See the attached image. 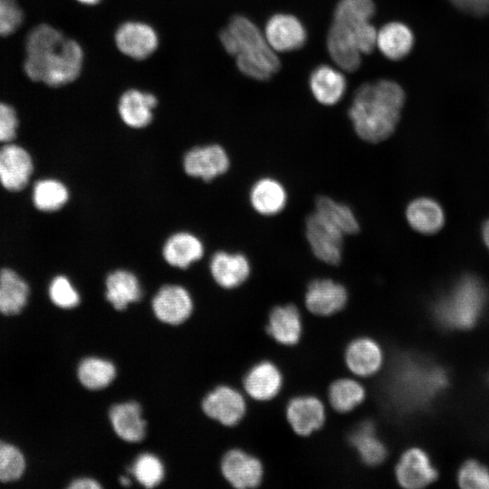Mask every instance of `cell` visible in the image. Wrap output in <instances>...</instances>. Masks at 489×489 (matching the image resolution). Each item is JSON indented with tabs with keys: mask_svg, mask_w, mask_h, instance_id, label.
Segmentation results:
<instances>
[{
	"mask_svg": "<svg viewBox=\"0 0 489 489\" xmlns=\"http://www.w3.org/2000/svg\"><path fill=\"white\" fill-rule=\"evenodd\" d=\"M83 59L80 43L50 24L35 26L26 37L24 70L34 82L51 87L71 83L81 74Z\"/></svg>",
	"mask_w": 489,
	"mask_h": 489,
	"instance_id": "cell-1",
	"label": "cell"
},
{
	"mask_svg": "<svg viewBox=\"0 0 489 489\" xmlns=\"http://www.w3.org/2000/svg\"><path fill=\"white\" fill-rule=\"evenodd\" d=\"M405 100L403 89L393 81L362 84L348 111L359 138L372 144L389 138L399 121Z\"/></svg>",
	"mask_w": 489,
	"mask_h": 489,
	"instance_id": "cell-2",
	"label": "cell"
},
{
	"mask_svg": "<svg viewBox=\"0 0 489 489\" xmlns=\"http://www.w3.org/2000/svg\"><path fill=\"white\" fill-rule=\"evenodd\" d=\"M225 50L235 57L238 69L246 76L269 80L280 69V60L265 36L248 18L235 15L219 34Z\"/></svg>",
	"mask_w": 489,
	"mask_h": 489,
	"instance_id": "cell-3",
	"label": "cell"
},
{
	"mask_svg": "<svg viewBox=\"0 0 489 489\" xmlns=\"http://www.w3.org/2000/svg\"><path fill=\"white\" fill-rule=\"evenodd\" d=\"M488 300L483 282L466 274L435 302L433 314L438 323L447 329L472 328L481 317Z\"/></svg>",
	"mask_w": 489,
	"mask_h": 489,
	"instance_id": "cell-4",
	"label": "cell"
},
{
	"mask_svg": "<svg viewBox=\"0 0 489 489\" xmlns=\"http://www.w3.org/2000/svg\"><path fill=\"white\" fill-rule=\"evenodd\" d=\"M344 234L316 211L305 221V236L314 256L337 265L342 259Z\"/></svg>",
	"mask_w": 489,
	"mask_h": 489,
	"instance_id": "cell-5",
	"label": "cell"
},
{
	"mask_svg": "<svg viewBox=\"0 0 489 489\" xmlns=\"http://www.w3.org/2000/svg\"><path fill=\"white\" fill-rule=\"evenodd\" d=\"M34 160L26 149L13 143L0 147V185L9 192L25 188L34 172Z\"/></svg>",
	"mask_w": 489,
	"mask_h": 489,
	"instance_id": "cell-6",
	"label": "cell"
},
{
	"mask_svg": "<svg viewBox=\"0 0 489 489\" xmlns=\"http://www.w3.org/2000/svg\"><path fill=\"white\" fill-rule=\"evenodd\" d=\"M114 41L121 53L134 60L149 57L158 46L156 30L139 21L121 24L115 32Z\"/></svg>",
	"mask_w": 489,
	"mask_h": 489,
	"instance_id": "cell-7",
	"label": "cell"
},
{
	"mask_svg": "<svg viewBox=\"0 0 489 489\" xmlns=\"http://www.w3.org/2000/svg\"><path fill=\"white\" fill-rule=\"evenodd\" d=\"M230 159L225 149L218 144L195 147L184 156L185 172L193 177H199L205 182L227 172Z\"/></svg>",
	"mask_w": 489,
	"mask_h": 489,
	"instance_id": "cell-8",
	"label": "cell"
},
{
	"mask_svg": "<svg viewBox=\"0 0 489 489\" xmlns=\"http://www.w3.org/2000/svg\"><path fill=\"white\" fill-rule=\"evenodd\" d=\"M348 301L346 288L330 278L312 280L304 295L306 308L320 316L332 315L344 308Z\"/></svg>",
	"mask_w": 489,
	"mask_h": 489,
	"instance_id": "cell-9",
	"label": "cell"
},
{
	"mask_svg": "<svg viewBox=\"0 0 489 489\" xmlns=\"http://www.w3.org/2000/svg\"><path fill=\"white\" fill-rule=\"evenodd\" d=\"M221 471L227 482L238 489L258 486L264 475L260 460L239 449H232L224 455Z\"/></svg>",
	"mask_w": 489,
	"mask_h": 489,
	"instance_id": "cell-10",
	"label": "cell"
},
{
	"mask_svg": "<svg viewBox=\"0 0 489 489\" xmlns=\"http://www.w3.org/2000/svg\"><path fill=\"white\" fill-rule=\"evenodd\" d=\"M204 412L225 426H235L245 413V401L236 389L220 386L211 391L203 400Z\"/></svg>",
	"mask_w": 489,
	"mask_h": 489,
	"instance_id": "cell-11",
	"label": "cell"
},
{
	"mask_svg": "<svg viewBox=\"0 0 489 489\" xmlns=\"http://www.w3.org/2000/svg\"><path fill=\"white\" fill-rule=\"evenodd\" d=\"M264 36L275 52L300 49L306 42V31L298 18L292 14L273 15L265 26Z\"/></svg>",
	"mask_w": 489,
	"mask_h": 489,
	"instance_id": "cell-12",
	"label": "cell"
},
{
	"mask_svg": "<svg viewBox=\"0 0 489 489\" xmlns=\"http://www.w3.org/2000/svg\"><path fill=\"white\" fill-rule=\"evenodd\" d=\"M156 317L168 324H179L191 314L193 302L189 292L180 285L162 286L152 300Z\"/></svg>",
	"mask_w": 489,
	"mask_h": 489,
	"instance_id": "cell-13",
	"label": "cell"
},
{
	"mask_svg": "<svg viewBox=\"0 0 489 489\" xmlns=\"http://www.w3.org/2000/svg\"><path fill=\"white\" fill-rule=\"evenodd\" d=\"M286 417L292 430L305 436L322 427L325 408L322 402L314 396H299L288 402Z\"/></svg>",
	"mask_w": 489,
	"mask_h": 489,
	"instance_id": "cell-14",
	"label": "cell"
},
{
	"mask_svg": "<svg viewBox=\"0 0 489 489\" xmlns=\"http://www.w3.org/2000/svg\"><path fill=\"white\" fill-rule=\"evenodd\" d=\"M398 484L408 489L423 487L433 482L436 470L431 465L428 455L419 448H410L403 453L396 466Z\"/></svg>",
	"mask_w": 489,
	"mask_h": 489,
	"instance_id": "cell-15",
	"label": "cell"
},
{
	"mask_svg": "<svg viewBox=\"0 0 489 489\" xmlns=\"http://www.w3.org/2000/svg\"><path fill=\"white\" fill-rule=\"evenodd\" d=\"M210 273L219 286L233 289L248 279L251 264L243 254L219 251L211 258Z\"/></svg>",
	"mask_w": 489,
	"mask_h": 489,
	"instance_id": "cell-16",
	"label": "cell"
},
{
	"mask_svg": "<svg viewBox=\"0 0 489 489\" xmlns=\"http://www.w3.org/2000/svg\"><path fill=\"white\" fill-rule=\"evenodd\" d=\"M158 100L152 93L137 89L124 91L120 97L118 112L121 120L133 129H142L150 124Z\"/></svg>",
	"mask_w": 489,
	"mask_h": 489,
	"instance_id": "cell-17",
	"label": "cell"
},
{
	"mask_svg": "<svg viewBox=\"0 0 489 489\" xmlns=\"http://www.w3.org/2000/svg\"><path fill=\"white\" fill-rule=\"evenodd\" d=\"M382 362L381 348L370 338H357L346 348L345 363L348 369L359 377L372 376L379 370Z\"/></svg>",
	"mask_w": 489,
	"mask_h": 489,
	"instance_id": "cell-18",
	"label": "cell"
},
{
	"mask_svg": "<svg viewBox=\"0 0 489 489\" xmlns=\"http://www.w3.org/2000/svg\"><path fill=\"white\" fill-rule=\"evenodd\" d=\"M282 384L283 377L279 369L268 360L254 365L244 379L246 393L258 401H267L274 398Z\"/></svg>",
	"mask_w": 489,
	"mask_h": 489,
	"instance_id": "cell-19",
	"label": "cell"
},
{
	"mask_svg": "<svg viewBox=\"0 0 489 489\" xmlns=\"http://www.w3.org/2000/svg\"><path fill=\"white\" fill-rule=\"evenodd\" d=\"M266 330L280 344L286 346L296 344L302 331V318L297 307L293 304L274 307L269 314Z\"/></svg>",
	"mask_w": 489,
	"mask_h": 489,
	"instance_id": "cell-20",
	"label": "cell"
},
{
	"mask_svg": "<svg viewBox=\"0 0 489 489\" xmlns=\"http://www.w3.org/2000/svg\"><path fill=\"white\" fill-rule=\"evenodd\" d=\"M250 203L258 214L274 216L285 207L287 192L279 180L270 177H262L251 187Z\"/></svg>",
	"mask_w": 489,
	"mask_h": 489,
	"instance_id": "cell-21",
	"label": "cell"
},
{
	"mask_svg": "<svg viewBox=\"0 0 489 489\" xmlns=\"http://www.w3.org/2000/svg\"><path fill=\"white\" fill-rule=\"evenodd\" d=\"M164 260L171 266L186 269L204 254V245L195 235L178 232L170 235L162 249Z\"/></svg>",
	"mask_w": 489,
	"mask_h": 489,
	"instance_id": "cell-22",
	"label": "cell"
},
{
	"mask_svg": "<svg viewBox=\"0 0 489 489\" xmlns=\"http://www.w3.org/2000/svg\"><path fill=\"white\" fill-rule=\"evenodd\" d=\"M29 285L14 269H0V312L17 314L27 303Z\"/></svg>",
	"mask_w": 489,
	"mask_h": 489,
	"instance_id": "cell-23",
	"label": "cell"
},
{
	"mask_svg": "<svg viewBox=\"0 0 489 489\" xmlns=\"http://www.w3.org/2000/svg\"><path fill=\"white\" fill-rule=\"evenodd\" d=\"M310 88L320 103L334 105L345 92L346 80L338 70L328 65H321L311 74Z\"/></svg>",
	"mask_w": 489,
	"mask_h": 489,
	"instance_id": "cell-24",
	"label": "cell"
},
{
	"mask_svg": "<svg viewBox=\"0 0 489 489\" xmlns=\"http://www.w3.org/2000/svg\"><path fill=\"white\" fill-rule=\"evenodd\" d=\"M110 419L116 434L125 441L139 442L145 436L146 422L141 417L140 406L125 402L113 406Z\"/></svg>",
	"mask_w": 489,
	"mask_h": 489,
	"instance_id": "cell-25",
	"label": "cell"
},
{
	"mask_svg": "<svg viewBox=\"0 0 489 489\" xmlns=\"http://www.w3.org/2000/svg\"><path fill=\"white\" fill-rule=\"evenodd\" d=\"M414 45V34L410 28L400 22L385 24L378 32L377 46L384 56L398 61L406 57Z\"/></svg>",
	"mask_w": 489,
	"mask_h": 489,
	"instance_id": "cell-26",
	"label": "cell"
},
{
	"mask_svg": "<svg viewBox=\"0 0 489 489\" xmlns=\"http://www.w3.org/2000/svg\"><path fill=\"white\" fill-rule=\"evenodd\" d=\"M106 299L116 310H124L129 303L138 302L142 291L138 278L127 270L110 273L105 281Z\"/></svg>",
	"mask_w": 489,
	"mask_h": 489,
	"instance_id": "cell-27",
	"label": "cell"
},
{
	"mask_svg": "<svg viewBox=\"0 0 489 489\" xmlns=\"http://www.w3.org/2000/svg\"><path fill=\"white\" fill-rule=\"evenodd\" d=\"M409 225L421 234H434L445 222L444 211L434 199L420 197L411 201L406 210Z\"/></svg>",
	"mask_w": 489,
	"mask_h": 489,
	"instance_id": "cell-28",
	"label": "cell"
},
{
	"mask_svg": "<svg viewBox=\"0 0 489 489\" xmlns=\"http://www.w3.org/2000/svg\"><path fill=\"white\" fill-rule=\"evenodd\" d=\"M350 444L360 455V460L368 465H377L384 461L387 449L377 437L372 423L359 424L350 436Z\"/></svg>",
	"mask_w": 489,
	"mask_h": 489,
	"instance_id": "cell-29",
	"label": "cell"
},
{
	"mask_svg": "<svg viewBox=\"0 0 489 489\" xmlns=\"http://www.w3.org/2000/svg\"><path fill=\"white\" fill-rule=\"evenodd\" d=\"M340 231L346 235H355L360 231L359 221L351 208L327 196H320L315 200V210Z\"/></svg>",
	"mask_w": 489,
	"mask_h": 489,
	"instance_id": "cell-30",
	"label": "cell"
},
{
	"mask_svg": "<svg viewBox=\"0 0 489 489\" xmlns=\"http://www.w3.org/2000/svg\"><path fill=\"white\" fill-rule=\"evenodd\" d=\"M32 199L37 210L54 212L68 202L69 190L62 181L55 178L39 179L34 185Z\"/></svg>",
	"mask_w": 489,
	"mask_h": 489,
	"instance_id": "cell-31",
	"label": "cell"
},
{
	"mask_svg": "<svg viewBox=\"0 0 489 489\" xmlns=\"http://www.w3.org/2000/svg\"><path fill=\"white\" fill-rule=\"evenodd\" d=\"M363 386L352 379H340L329 388V401L338 412L346 413L359 406L365 398Z\"/></svg>",
	"mask_w": 489,
	"mask_h": 489,
	"instance_id": "cell-32",
	"label": "cell"
},
{
	"mask_svg": "<svg viewBox=\"0 0 489 489\" xmlns=\"http://www.w3.org/2000/svg\"><path fill=\"white\" fill-rule=\"evenodd\" d=\"M116 375L114 365L100 358H87L78 368L81 383L89 389H101L111 383Z\"/></svg>",
	"mask_w": 489,
	"mask_h": 489,
	"instance_id": "cell-33",
	"label": "cell"
},
{
	"mask_svg": "<svg viewBox=\"0 0 489 489\" xmlns=\"http://www.w3.org/2000/svg\"><path fill=\"white\" fill-rule=\"evenodd\" d=\"M132 473L143 486L152 488L164 477V467L160 460L152 454H142L135 461Z\"/></svg>",
	"mask_w": 489,
	"mask_h": 489,
	"instance_id": "cell-34",
	"label": "cell"
},
{
	"mask_svg": "<svg viewBox=\"0 0 489 489\" xmlns=\"http://www.w3.org/2000/svg\"><path fill=\"white\" fill-rule=\"evenodd\" d=\"M24 469V459L14 446L0 441V481L9 482L19 478Z\"/></svg>",
	"mask_w": 489,
	"mask_h": 489,
	"instance_id": "cell-35",
	"label": "cell"
},
{
	"mask_svg": "<svg viewBox=\"0 0 489 489\" xmlns=\"http://www.w3.org/2000/svg\"><path fill=\"white\" fill-rule=\"evenodd\" d=\"M48 292L51 301L60 308H73L80 302L78 292L64 275L55 276L49 285Z\"/></svg>",
	"mask_w": 489,
	"mask_h": 489,
	"instance_id": "cell-36",
	"label": "cell"
},
{
	"mask_svg": "<svg viewBox=\"0 0 489 489\" xmlns=\"http://www.w3.org/2000/svg\"><path fill=\"white\" fill-rule=\"evenodd\" d=\"M458 483L462 488L489 489V470L475 460L466 461L459 470Z\"/></svg>",
	"mask_w": 489,
	"mask_h": 489,
	"instance_id": "cell-37",
	"label": "cell"
},
{
	"mask_svg": "<svg viewBox=\"0 0 489 489\" xmlns=\"http://www.w3.org/2000/svg\"><path fill=\"white\" fill-rule=\"evenodd\" d=\"M23 19V11L15 0H0V36L14 33Z\"/></svg>",
	"mask_w": 489,
	"mask_h": 489,
	"instance_id": "cell-38",
	"label": "cell"
},
{
	"mask_svg": "<svg viewBox=\"0 0 489 489\" xmlns=\"http://www.w3.org/2000/svg\"><path fill=\"white\" fill-rule=\"evenodd\" d=\"M19 120L15 110L0 102V143H10L17 135Z\"/></svg>",
	"mask_w": 489,
	"mask_h": 489,
	"instance_id": "cell-39",
	"label": "cell"
},
{
	"mask_svg": "<svg viewBox=\"0 0 489 489\" xmlns=\"http://www.w3.org/2000/svg\"><path fill=\"white\" fill-rule=\"evenodd\" d=\"M459 10L472 15L489 14V0H449Z\"/></svg>",
	"mask_w": 489,
	"mask_h": 489,
	"instance_id": "cell-40",
	"label": "cell"
},
{
	"mask_svg": "<svg viewBox=\"0 0 489 489\" xmlns=\"http://www.w3.org/2000/svg\"><path fill=\"white\" fill-rule=\"evenodd\" d=\"M101 487L97 481L91 478L77 479L69 485L72 489H100Z\"/></svg>",
	"mask_w": 489,
	"mask_h": 489,
	"instance_id": "cell-41",
	"label": "cell"
},
{
	"mask_svg": "<svg viewBox=\"0 0 489 489\" xmlns=\"http://www.w3.org/2000/svg\"><path fill=\"white\" fill-rule=\"evenodd\" d=\"M482 234H483L484 242L489 249V219H487L484 223L483 228H482Z\"/></svg>",
	"mask_w": 489,
	"mask_h": 489,
	"instance_id": "cell-42",
	"label": "cell"
},
{
	"mask_svg": "<svg viewBox=\"0 0 489 489\" xmlns=\"http://www.w3.org/2000/svg\"><path fill=\"white\" fill-rule=\"evenodd\" d=\"M80 4L86 5H93L99 4L101 0H76Z\"/></svg>",
	"mask_w": 489,
	"mask_h": 489,
	"instance_id": "cell-43",
	"label": "cell"
},
{
	"mask_svg": "<svg viewBox=\"0 0 489 489\" xmlns=\"http://www.w3.org/2000/svg\"><path fill=\"white\" fill-rule=\"evenodd\" d=\"M120 482L124 486H129L131 484V481L128 477H121Z\"/></svg>",
	"mask_w": 489,
	"mask_h": 489,
	"instance_id": "cell-44",
	"label": "cell"
},
{
	"mask_svg": "<svg viewBox=\"0 0 489 489\" xmlns=\"http://www.w3.org/2000/svg\"><path fill=\"white\" fill-rule=\"evenodd\" d=\"M488 381H489V376H488Z\"/></svg>",
	"mask_w": 489,
	"mask_h": 489,
	"instance_id": "cell-45",
	"label": "cell"
}]
</instances>
